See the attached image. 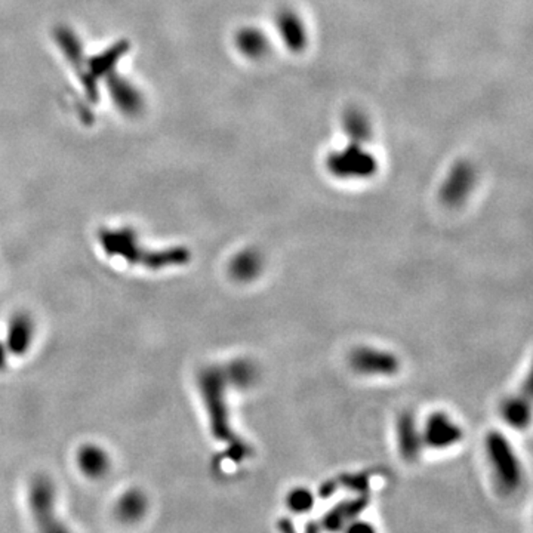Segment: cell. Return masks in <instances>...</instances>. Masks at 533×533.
Instances as JSON below:
<instances>
[{"label": "cell", "mask_w": 533, "mask_h": 533, "mask_svg": "<svg viewBox=\"0 0 533 533\" xmlns=\"http://www.w3.org/2000/svg\"><path fill=\"white\" fill-rule=\"evenodd\" d=\"M485 449L498 489L507 495L521 489L523 465L512 442L503 433L492 431L486 437Z\"/></svg>", "instance_id": "6da1fadb"}, {"label": "cell", "mask_w": 533, "mask_h": 533, "mask_svg": "<svg viewBox=\"0 0 533 533\" xmlns=\"http://www.w3.org/2000/svg\"><path fill=\"white\" fill-rule=\"evenodd\" d=\"M348 362L362 377L390 378L400 371V360L395 353L371 346L354 348Z\"/></svg>", "instance_id": "7a4b0ae2"}, {"label": "cell", "mask_w": 533, "mask_h": 533, "mask_svg": "<svg viewBox=\"0 0 533 533\" xmlns=\"http://www.w3.org/2000/svg\"><path fill=\"white\" fill-rule=\"evenodd\" d=\"M424 447L433 451H447L456 446L464 438V429L454 416L443 411L429 413L424 424L421 425Z\"/></svg>", "instance_id": "3957f363"}, {"label": "cell", "mask_w": 533, "mask_h": 533, "mask_svg": "<svg viewBox=\"0 0 533 533\" xmlns=\"http://www.w3.org/2000/svg\"><path fill=\"white\" fill-rule=\"evenodd\" d=\"M396 437H397L400 455L404 456V460H416L424 449L421 425L418 424L412 413L400 415L396 427Z\"/></svg>", "instance_id": "277c9868"}, {"label": "cell", "mask_w": 533, "mask_h": 533, "mask_svg": "<svg viewBox=\"0 0 533 533\" xmlns=\"http://www.w3.org/2000/svg\"><path fill=\"white\" fill-rule=\"evenodd\" d=\"M264 269V261L256 251H246L238 254L231 262V274L240 282H251L258 278Z\"/></svg>", "instance_id": "5b68a950"}, {"label": "cell", "mask_w": 533, "mask_h": 533, "mask_svg": "<svg viewBox=\"0 0 533 533\" xmlns=\"http://www.w3.org/2000/svg\"><path fill=\"white\" fill-rule=\"evenodd\" d=\"M503 418L512 429H528L530 424L529 402L525 397H510L504 402Z\"/></svg>", "instance_id": "8992f818"}, {"label": "cell", "mask_w": 533, "mask_h": 533, "mask_svg": "<svg viewBox=\"0 0 533 533\" xmlns=\"http://www.w3.org/2000/svg\"><path fill=\"white\" fill-rule=\"evenodd\" d=\"M287 507L296 514H305L314 507V495L305 487H296L287 495Z\"/></svg>", "instance_id": "52a82bcc"}, {"label": "cell", "mask_w": 533, "mask_h": 533, "mask_svg": "<svg viewBox=\"0 0 533 533\" xmlns=\"http://www.w3.org/2000/svg\"><path fill=\"white\" fill-rule=\"evenodd\" d=\"M235 378H237L238 382L242 386H252L256 381V369L247 362H238L236 364Z\"/></svg>", "instance_id": "ba28073f"}]
</instances>
